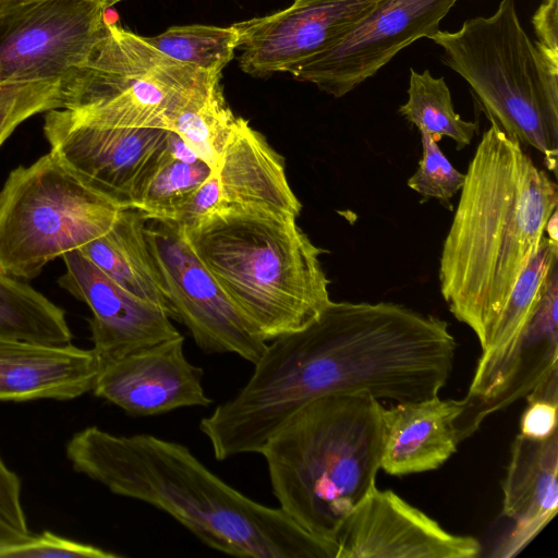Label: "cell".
I'll use <instances>...</instances> for the list:
<instances>
[{"label": "cell", "mask_w": 558, "mask_h": 558, "mask_svg": "<svg viewBox=\"0 0 558 558\" xmlns=\"http://www.w3.org/2000/svg\"><path fill=\"white\" fill-rule=\"evenodd\" d=\"M447 322L391 302H333L267 344L247 383L199 423L217 460L260 453L301 407L333 393L412 402L437 396L454 363Z\"/></svg>", "instance_id": "obj_1"}, {"label": "cell", "mask_w": 558, "mask_h": 558, "mask_svg": "<svg viewBox=\"0 0 558 558\" xmlns=\"http://www.w3.org/2000/svg\"><path fill=\"white\" fill-rule=\"evenodd\" d=\"M557 205L556 182L492 124L464 173L438 271L450 313L472 329L482 350Z\"/></svg>", "instance_id": "obj_2"}, {"label": "cell", "mask_w": 558, "mask_h": 558, "mask_svg": "<svg viewBox=\"0 0 558 558\" xmlns=\"http://www.w3.org/2000/svg\"><path fill=\"white\" fill-rule=\"evenodd\" d=\"M65 453L75 472L162 510L221 553L336 558V545L308 533L280 507L262 505L228 485L182 444L89 426L71 437Z\"/></svg>", "instance_id": "obj_3"}, {"label": "cell", "mask_w": 558, "mask_h": 558, "mask_svg": "<svg viewBox=\"0 0 558 558\" xmlns=\"http://www.w3.org/2000/svg\"><path fill=\"white\" fill-rule=\"evenodd\" d=\"M381 405L369 393L319 397L295 411L259 453L279 507L336 546L339 525L376 485Z\"/></svg>", "instance_id": "obj_4"}, {"label": "cell", "mask_w": 558, "mask_h": 558, "mask_svg": "<svg viewBox=\"0 0 558 558\" xmlns=\"http://www.w3.org/2000/svg\"><path fill=\"white\" fill-rule=\"evenodd\" d=\"M182 228V227H181ZM184 236L265 341L300 330L330 303L317 247L295 218L221 209Z\"/></svg>", "instance_id": "obj_5"}, {"label": "cell", "mask_w": 558, "mask_h": 558, "mask_svg": "<svg viewBox=\"0 0 558 558\" xmlns=\"http://www.w3.org/2000/svg\"><path fill=\"white\" fill-rule=\"evenodd\" d=\"M442 62L458 73L486 118L522 147L544 155L556 173L558 62L521 25L514 0H501L489 16L466 20L454 32L429 37Z\"/></svg>", "instance_id": "obj_6"}, {"label": "cell", "mask_w": 558, "mask_h": 558, "mask_svg": "<svg viewBox=\"0 0 558 558\" xmlns=\"http://www.w3.org/2000/svg\"><path fill=\"white\" fill-rule=\"evenodd\" d=\"M220 75L178 62L144 36L107 22L88 59L60 81L62 108L87 124L168 130L186 102Z\"/></svg>", "instance_id": "obj_7"}, {"label": "cell", "mask_w": 558, "mask_h": 558, "mask_svg": "<svg viewBox=\"0 0 558 558\" xmlns=\"http://www.w3.org/2000/svg\"><path fill=\"white\" fill-rule=\"evenodd\" d=\"M121 210L49 150L13 169L0 191V270L32 280L48 263L108 232Z\"/></svg>", "instance_id": "obj_8"}, {"label": "cell", "mask_w": 558, "mask_h": 558, "mask_svg": "<svg viewBox=\"0 0 558 558\" xmlns=\"http://www.w3.org/2000/svg\"><path fill=\"white\" fill-rule=\"evenodd\" d=\"M146 240L169 314L207 353H233L253 365L267 341L225 293L172 221L147 220Z\"/></svg>", "instance_id": "obj_9"}, {"label": "cell", "mask_w": 558, "mask_h": 558, "mask_svg": "<svg viewBox=\"0 0 558 558\" xmlns=\"http://www.w3.org/2000/svg\"><path fill=\"white\" fill-rule=\"evenodd\" d=\"M96 0H13L0 9V84L61 81L106 28Z\"/></svg>", "instance_id": "obj_10"}, {"label": "cell", "mask_w": 558, "mask_h": 558, "mask_svg": "<svg viewBox=\"0 0 558 558\" xmlns=\"http://www.w3.org/2000/svg\"><path fill=\"white\" fill-rule=\"evenodd\" d=\"M168 132L87 124L63 108L47 111L44 120L50 151L85 185L121 209H135L166 156Z\"/></svg>", "instance_id": "obj_11"}, {"label": "cell", "mask_w": 558, "mask_h": 558, "mask_svg": "<svg viewBox=\"0 0 558 558\" xmlns=\"http://www.w3.org/2000/svg\"><path fill=\"white\" fill-rule=\"evenodd\" d=\"M459 0H380L333 47L289 70L339 98L375 75L399 51L439 31Z\"/></svg>", "instance_id": "obj_12"}, {"label": "cell", "mask_w": 558, "mask_h": 558, "mask_svg": "<svg viewBox=\"0 0 558 558\" xmlns=\"http://www.w3.org/2000/svg\"><path fill=\"white\" fill-rule=\"evenodd\" d=\"M380 0H294L279 12L235 23L241 70L255 77L289 70L337 45Z\"/></svg>", "instance_id": "obj_13"}, {"label": "cell", "mask_w": 558, "mask_h": 558, "mask_svg": "<svg viewBox=\"0 0 558 558\" xmlns=\"http://www.w3.org/2000/svg\"><path fill=\"white\" fill-rule=\"evenodd\" d=\"M336 558H475V537L452 534L390 489L376 485L339 525Z\"/></svg>", "instance_id": "obj_14"}, {"label": "cell", "mask_w": 558, "mask_h": 558, "mask_svg": "<svg viewBox=\"0 0 558 558\" xmlns=\"http://www.w3.org/2000/svg\"><path fill=\"white\" fill-rule=\"evenodd\" d=\"M65 272L59 286L85 303L90 339L99 368L133 352L181 336L161 307L125 291L78 250L62 256Z\"/></svg>", "instance_id": "obj_15"}, {"label": "cell", "mask_w": 558, "mask_h": 558, "mask_svg": "<svg viewBox=\"0 0 558 558\" xmlns=\"http://www.w3.org/2000/svg\"><path fill=\"white\" fill-rule=\"evenodd\" d=\"M184 337L169 339L99 368L93 393L131 416H150L181 408L208 407L204 371L185 356Z\"/></svg>", "instance_id": "obj_16"}, {"label": "cell", "mask_w": 558, "mask_h": 558, "mask_svg": "<svg viewBox=\"0 0 558 558\" xmlns=\"http://www.w3.org/2000/svg\"><path fill=\"white\" fill-rule=\"evenodd\" d=\"M558 430L546 439L518 435L502 481V514L512 529L492 554L519 555L553 520L558 510Z\"/></svg>", "instance_id": "obj_17"}, {"label": "cell", "mask_w": 558, "mask_h": 558, "mask_svg": "<svg viewBox=\"0 0 558 558\" xmlns=\"http://www.w3.org/2000/svg\"><path fill=\"white\" fill-rule=\"evenodd\" d=\"M221 209L298 218L302 204L286 174L283 158L239 117L215 169Z\"/></svg>", "instance_id": "obj_18"}, {"label": "cell", "mask_w": 558, "mask_h": 558, "mask_svg": "<svg viewBox=\"0 0 558 558\" xmlns=\"http://www.w3.org/2000/svg\"><path fill=\"white\" fill-rule=\"evenodd\" d=\"M99 372L92 349L0 338V401L73 400Z\"/></svg>", "instance_id": "obj_19"}, {"label": "cell", "mask_w": 558, "mask_h": 558, "mask_svg": "<svg viewBox=\"0 0 558 558\" xmlns=\"http://www.w3.org/2000/svg\"><path fill=\"white\" fill-rule=\"evenodd\" d=\"M461 400L429 399L381 405L380 469L393 476L440 468L460 444L456 422Z\"/></svg>", "instance_id": "obj_20"}, {"label": "cell", "mask_w": 558, "mask_h": 558, "mask_svg": "<svg viewBox=\"0 0 558 558\" xmlns=\"http://www.w3.org/2000/svg\"><path fill=\"white\" fill-rule=\"evenodd\" d=\"M146 222L140 210L122 209L108 232L78 251L119 287L169 314L146 240Z\"/></svg>", "instance_id": "obj_21"}, {"label": "cell", "mask_w": 558, "mask_h": 558, "mask_svg": "<svg viewBox=\"0 0 558 558\" xmlns=\"http://www.w3.org/2000/svg\"><path fill=\"white\" fill-rule=\"evenodd\" d=\"M558 263L550 268L492 414L526 398L558 373Z\"/></svg>", "instance_id": "obj_22"}, {"label": "cell", "mask_w": 558, "mask_h": 558, "mask_svg": "<svg viewBox=\"0 0 558 558\" xmlns=\"http://www.w3.org/2000/svg\"><path fill=\"white\" fill-rule=\"evenodd\" d=\"M0 338L68 344L73 336L61 307L0 270Z\"/></svg>", "instance_id": "obj_23"}, {"label": "cell", "mask_w": 558, "mask_h": 558, "mask_svg": "<svg viewBox=\"0 0 558 558\" xmlns=\"http://www.w3.org/2000/svg\"><path fill=\"white\" fill-rule=\"evenodd\" d=\"M220 80L221 75L195 94L168 128L213 170L217 168L239 119L226 101Z\"/></svg>", "instance_id": "obj_24"}, {"label": "cell", "mask_w": 558, "mask_h": 558, "mask_svg": "<svg viewBox=\"0 0 558 558\" xmlns=\"http://www.w3.org/2000/svg\"><path fill=\"white\" fill-rule=\"evenodd\" d=\"M399 112L436 141L451 138L457 149L469 146L477 130L475 122L465 121L456 112L445 78L434 77L428 70H410L408 100Z\"/></svg>", "instance_id": "obj_25"}, {"label": "cell", "mask_w": 558, "mask_h": 558, "mask_svg": "<svg viewBox=\"0 0 558 558\" xmlns=\"http://www.w3.org/2000/svg\"><path fill=\"white\" fill-rule=\"evenodd\" d=\"M145 39L167 57L208 72L222 73L234 58L240 34L236 26L192 24L169 27Z\"/></svg>", "instance_id": "obj_26"}, {"label": "cell", "mask_w": 558, "mask_h": 558, "mask_svg": "<svg viewBox=\"0 0 558 558\" xmlns=\"http://www.w3.org/2000/svg\"><path fill=\"white\" fill-rule=\"evenodd\" d=\"M213 169L202 159L186 161L166 153L135 207L147 220L175 222Z\"/></svg>", "instance_id": "obj_27"}, {"label": "cell", "mask_w": 558, "mask_h": 558, "mask_svg": "<svg viewBox=\"0 0 558 558\" xmlns=\"http://www.w3.org/2000/svg\"><path fill=\"white\" fill-rule=\"evenodd\" d=\"M59 108L60 81L0 84V147L24 121Z\"/></svg>", "instance_id": "obj_28"}, {"label": "cell", "mask_w": 558, "mask_h": 558, "mask_svg": "<svg viewBox=\"0 0 558 558\" xmlns=\"http://www.w3.org/2000/svg\"><path fill=\"white\" fill-rule=\"evenodd\" d=\"M422 158L408 186L424 199L436 198L449 209L451 198L461 190L464 173L459 172L440 150L437 141L426 131L418 130Z\"/></svg>", "instance_id": "obj_29"}, {"label": "cell", "mask_w": 558, "mask_h": 558, "mask_svg": "<svg viewBox=\"0 0 558 558\" xmlns=\"http://www.w3.org/2000/svg\"><path fill=\"white\" fill-rule=\"evenodd\" d=\"M114 553L59 536L50 531L31 534L7 549L0 558H118Z\"/></svg>", "instance_id": "obj_30"}, {"label": "cell", "mask_w": 558, "mask_h": 558, "mask_svg": "<svg viewBox=\"0 0 558 558\" xmlns=\"http://www.w3.org/2000/svg\"><path fill=\"white\" fill-rule=\"evenodd\" d=\"M219 210H221L219 182L216 171L213 170L186 203L175 223L183 229H190Z\"/></svg>", "instance_id": "obj_31"}, {"label": "cell", "mask_w": 558, "mask_h": 558, "mask_svg": "<svg viewBox=\"0 0 558 558\" xmlns=\"http://www.w3.org/2000/svg\"><path fill=\"white\" fill-rule=\"evenodd\" d=\"M521 415L520 435L531 439H546L557 430L558 401L531 398Z\"/></svg>", "instance_id": "obj_32"}, {"label": "cell", "mask_w": 558, "mask_h": 558, "mask_svg": "<svg viewBox=\"0 0 558 558\" xmlns=\"http://www.w3.org/2000/svg\"><path fill=\"white\" fill-rule=\"evenodd\" d=\"M0 517L23 534L29 535L21 501V481L0 458Z\"/></svg>", "instance_id": "obj_33"}, {"label": "cell", "mask_w": 558, "mask_h": 558, "mask_svg": "<svg viewBox=\"0 0 558 558\" xmlns=\"http://www.w3.org/2000/svg\"><path fill=\"white\" fill-rule=\"evenodd\" d=\"M539 48L558 62V0H544L532 17Z\"/></svg>", "instance_id": "obj_34"}, {"label": "cell", "mask_w": 558, "mask_h": 558, "mask_svg": "<svg viewBox=\"0 0 558 558\" xmlns=\"http://www.w3.org/2000/svg\"><path fill=\"white\" fill-rule=\"evenodd\" d=\"M29 535L23 534L0 517V557L7 549L22 543Z\"/></svg>", "instance_id": "obj_35"}, {"label": "cell", "mask_w": 558, "mask_h": 558, "mask_svg": "<svg viewBox=\"0 0 558 558\" xmlns=\"http://www.w3.org/2000/svg\"><path fill=\"white\" fill-rule=\"evenodd\" d=\"M545 231H547L548 233V236L555 241H558V235H557V211H555L551 217L549 218L547 225H546V229Z\"/></svg>", "instance_id": "obj_36"}, {"label": "cell", "mask_w": 558, "mask_h": 558, "mask_svg": "<svg viewBox=\"0 0 558 558\" xmlns=\"http://www.w3.org/2000/svg\"><path fill=\"white\" fill-rule=\"evenodd\" d=\"M102 3L107 9L122 0H96Z\"/></svg>", "instance_id": "obj_37"}, {"label": "cell", "mask_w": 558, "mask_h": 558, "mask_svg": "<svg viewBox=\"0 0 558 558\" xmlns=\"http://www.w3.org/2000/svg\"><path fill=\"white\" fill-rule=\"evenodd\" d=\"M13 0H0V9L4 5H7L8 3L12 2Z\"/></svg>", "instance_id": "obj_38"}]
</instances>
